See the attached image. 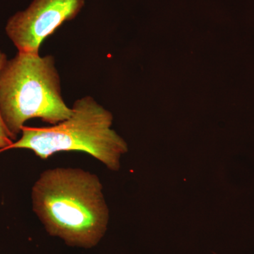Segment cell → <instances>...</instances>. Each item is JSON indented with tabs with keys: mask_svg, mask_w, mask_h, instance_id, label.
<instances>
[{
	"mask_svg": "<svg viewBox=\"0 0 254 254\" xmlns=\"http://www.w3.org/2000/svg\"><path fill=\"white\" fill-rule=\"evenodd\" d=\"M6 59H7V57L6 54L0 50V68ZM14 142L11 133L6 128L1 115H0V153L4 152L5 149L10 145L12 144Z\"/></svg>",
	"mask_w": 254,
	"mask_h": 254,
	"instance_id": "5b68a950",
	"label": "cell"
},
{
	"mask_svg": "<svg viewBox=\"0 0 254 254\" xmlns=\"http://www.w3.org/2000/svg\"><path fill=\"white\" fill-rule=\"evenodd\" d=\"M71 114L53 55L17 52L6 59L0 68V115L14 141L31 119L55 125Z\"/></svg>",
	"mask_w": 254,
	"mask_h": 254,
	"instance_id": "7a4b0ae2",
	"label": "cell"
},
{
	"mask_svg": "<svg viewBox=\"0 0 254 254\" xmlns=\"http://www.w3.org/2000/svg\"><path fill=\"white\" fill-rule=\"evenodd\" d=\"M86 0H33L10 16L5 33L18 52L40 55L43 42L64 23L74 19Z\"/></svg>",
	"mask_w": 254,
	"mask_h": 254,
	"instance_id": "277c9868",
	"label": "cell"
},
{
	"mask_svg": "<svg viewBox=\"0 0 254 254\" xmlns=\"http://www.w3.org/2000/svg\"><path fill=\"white\" fill-rule=\"evenodd\" d=\"M113 115L90 95L76 100L72 114L50 127L23 126L21 136L5 149H28L46 160L63 151L91 155L109 170L118 171L120 158L128 150L126 142L112 129Z\"/></svg>",
	"mask_w": 254,
	"mask_h": 254,
	"instance_id": "3957f363",
	"label": "cell"
},
{
	"mask_svg": "<svg viewBox=\"0 0 254 254\" xmlns=\"http://www.w3.org/2000/svg\"><path fill=\"white\" fill-rule=\"evenodd\" d=\"M31 199L46 231L66 245L92 248L107 231L109 209L95 174L81 168L47 170L32 187Z\"/></svg>",
	"mask_w": 254,
	"mask_h": 254,
	"instance_id": "6da1fadb",
	"label": "cell"
}]
</instances>
